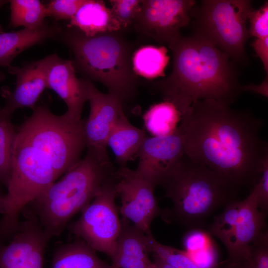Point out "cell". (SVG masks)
<instances>
[{
  "mask_svg": "<svg viewBox=\"0 0 268 268\" xmlns=\"http://www.w3.org/2000/svg\"><path fill=\"white\" fill-rule=\"evenodd\" d=\"M180 124L187 157L237 190L257 184L268 158V143L260 136L261 118L250 110L203 100L192 105Z\"/></svg>",
  "mask_w": 268,
  "mask_h": 268,
  "instance_id": "1",
  "label": "cell"
},
{
  "mask_svg": "<svg viewBox=\"0 0 268 268\" xmlns=\"http://www.w3.org/2000/svg\"><path fill=\"white\" fill-rule=\"evenodd\" d=\"M168 45L173 55L172 72L152 86L181 118L198 101L212 100L229 106L235 102L242 86L237 65L226 54L195 34L179 33Z\"/></svg>",
  "mask_w": 268,
  "mask_h": 268,
  "instance_id": "2",
  "label": "cell"
},
{
  "mask_svg": "<svg viewBox=\"0 0 268 268\" xmlns=\"http://www.w3.org/2000/svg\"><path fill=\"white\" fill-rule=\"evenodd\" d=\"M57 38L71 51L75 70L84 78L102 83L123 104L134 98L137 79L132 66L134 47L122 31L87 36L67 26Z\"/></svg>",
  "mask_w": 268,
  "mask_h": 268,
  "instance_id": "3",
  "label": "cell"
},
{
  "mask_svg": "<svg viewBox=\"0 0 268 268\" xmlns=\"http://www.w3.org/2000/svg\"><path fill=\"white\" fill-rule=\"evenodd\" d=\"M159 186L172 207L163 210L166 222L188 230L202 228L206 219L222 206L236 200L235 189L205 165L185 154L166 174Z\"/></svg>",
  "mask_w": 268,
  "mask_h": 268,
  "instance_id": "4",
  "label": "cell"
},
{
  "mask_svg": "<svg viewBox=\"0 0 268 268\" xmlns=\"http://www.w3.org/2000/svg\"><path fill=\"white\" fill-rule=\"evenodd\" d=\"M115 171L107 149L87 148L83 158L32 202L35 217L51 238L62 233L68 221L91 202Z\"/></svg>",
  "mask_w": 268,
  "mask_h": 268,
  "instance_id": "5",
  "label": "cell"
},
{
  "mask_svg": "<svg viewBox=\"0 0 268 268\" xmlns=\"http://www.w3.org/2000/svg\"><path fill=\"white\" fill-rule=\"evenodd\" d=\"M58 177L44 156L17 133L11 155V172L0 219V244L17 229L20 213L38 199Z\"/></svg>",
  "mask_w": 268,
  "mask_h": 268,
  "instance_id": "6",
  "label": "cell"
},
{
  "mask_svg": "<svg viewBox=\"0 0 268 268\" xmlns=\"http://www.w3.org/2000/svg\"><path fill=\"white\" fill-rule=\"evenodd\" d=\"M84 123V120L73 121L64 114L56 115L40 105L17 133L44 156L58 178L80 159L86 147Z\"/></svg>",
  "mask_w": 268,
  "mask_h": 268,
  "instance_id": "7",
  "label": "cell"
},
{
  "mask_svg": "<svg viewBox=\"0 0 268 268\" xmlns=\"http://www.w3.org/2000/svg\"><path fill=\"white\" fill-rule=\"evenodd\" d=\"M196 4L190 13L194 34L210 42L237 65L246 66V43L250 37L247 22L252 1L203 0Z\"/></svg>",
  "mask_w": 268,
  "mask_h": 268,
  "instance_id": "8",
  "label": "cell"
},
{
  "mask_svg": "<svg viewBox=\"0 0 268 268\" xmlns=\"http://www.w3.org/2000/svg\"><path fill=\"white\" fill-rule=\"evenodd\" d=\"M115 172L81 212L78 219L69 226L70 231L96 251L112 258L121 228L116 204Z\"/></svg>",
  "mask_w": 268,
  "mask_h": 268,
  "instance_id": "9",
  "label": "cell"
},
{
  "mask_svg": "<svg viewBox=\"0 0 268 268\" xmlns=\"http://www.w3.org/2000/svg\"><path fill=\"white\" fill-rule=\"evenodd\" d=\"M115 176V190L121 200L119 212L123 218L146 234L151 233L153 219L161 216L163 211L155 196V188L127 166L119 167Z\"/></svg>",
  "mask_w": 268,
  "mask_h": 268,
  "instance_id": "10",
  "label": "cell"
},
{
  "mask_svg": "<svg viewBox=\"0 0 268 268\" xmlns=\"http://www.w3.org/2000/svg\"><path fill=\"white\" fill-rule=\"evenodd\" d=\"M194 0H141L134 20L136 31L161 44H167L191 22Z\"/></svg>",
  "mask_w": 268,
  "mask_h": 268,
  "instance_id": "11",
  "label": "cell"
},
{
  "mask_svg": "<svg viewBox=\"0 0 268 268\" xmlns=\"http://www.w3.org/2000/svg\"><path fill=\"white\" fill-rule=\"evenodd\" d=\"M50 238L35 216L20 222L9 239L0 244V268H43Z\"/></svg>",
  "mask_w": 268,
  "mask_h": 268,
  "instance_id": "12",
  "label": "cell"
},
{
  "mask_svg": "<svg viewBox=\"0 0 268 268\" xmlns=\"http://www.w3.org/2000/svg\"><path fill=\"white\" fill-rule=\"evenodd\" d=\"M184 155L183 130L180 124L170 134L147 137L137 153L135 170L155 188Z\"/></svg>",
  "mask_w": 268,
  "mask_h": 268,
  "instance_id": "13",
  "label": "cell"
},
{
  "mask_svg": "<svg viewBox=\"0 0 268 268\" xmlns=\"http://www.w3.org/2000/svg\"><path fill=\"white\" fill-rule=\"evenodd\" d=\"M84 79L90 105L89 116L84 123L86 147L107 149L111 131L125 115L123 104L113 95L100 91L90 80Z\"/></svg>",
  "mask_w": 268,
  "mask_h": 268,
  "instance_id": "14",
  "label": "cell"
},
{
  "mask_svg": "<svg viewBox=\"0 0 268 268\" xmlns=\"http://www.w3.org/2000/svg\"><path fill=\"white\" fill-rule=\"evenodd\" d=\"M47 78V88L55 92L67 106L65 116L73 121H80L83 106L88 101L87 87L85 79L76 76L71 60L49 55Z\"/></svg>",
  "mask_w": 268,
  "mask_h": 268,
  "instance_id": "15",
  "label": "cell"
},
{
  "mask_svg": "<svg viewBox=\"0 0 268 268\" xmlns=\"http://www.w3.org/2000/svg\"><path fill=\"white\" fill-rule=\"evenodd\" d=\"M49 62V55L21 67H8V71L15 75L16 83L1 108L3 112L11 116L18 109L28 107L33 109L36 107L40 95L47 88Z\"/></svg>",
  "mask_w": 268,
  "mask_h": 268,
  "instance_id": "16",
  "label": "cell"
},
{
  "mask_svg": "<svg viewBox=\"0 0 268 268\" xmlns=\"http://www.w3.org/2000/svg\"><path fill=\"white\" fill-rule=\"evenodd\" d=\"M267 214L259 208L256 184L249 195L241 201L233 238L227 249L228 263L239 264L247 259L250 245L266 226Z\"/></svg>",
  "mask_w": 268,
  "mask_h": 268,
  "instance_id": "17",
  "label": "cell"
},
{
  "mask_svg": "<svg viewBox=\"0 0 268 268\" xmlns=\"http://www.w3.org/2000/svg\"><path fill=\"white\" fill-rule=\"evenodd\" d=\"M121 220V231L111 259V265L114 268H152L146 234L127 219L123 218Z\"/></svg>",
  "mask_w": 268,
  "mask_h": 268,
  "instance_id": "18",
  "label": "cell"
},
{
  "mask_svg": "<svg viewBox=\"0 0 268 268\" xmlns=\"http://www.w3.org/2000/svg\"><path fill=\"white\" fill-rule=\"evenodd\" d=\"M62 28L45 23L36 29L0 33V66L9 67L21 52L51 38H57Z\"/></svg>",
  "mask_w": 268,
  "mask_h": 268,
  "instance_id": "19",
  "label": "cell"
},
{
  "mask_svg": "<svg viewBox=\"0 0 268 268\" xmlns=\"http://www.w3.org/2000/svg\"><path fill=\"white\" fill-rule=\"evenodd\" d=\"M67 26L77 29L87 36L121 31L111 9L101 0H85Z\"/></svg>",
  "mask_w": 268,
  "mask_h": 268,
  "instance_id": "20",
  "label": "cell"
},
{
  "mask_svg": "<svg viewBox=\"0 0 268 268\" xmlns=\"http://www.w3.org/2000/svg\"><path fill=\"white\" fill-rule=\"evenodd\" d=\"M147 136L145 130L132 125L125 115L119 120L108 137L107 146L113 152L119 167L127 166L128 162L137 157Z\"/></svg>",
  "mask_w": 268,
  "mask_h": 268,
  "instance_id": "21",
  "label": "cell"
},
{
  "mask_svg": "<svg viewBox=\"0 0 268 268\" xmlns=\"http://www.w3.org/2000/svg\"><path fill=\"white\" fill-rule=\"evenodd\" d=\"M96 251L81 239L58 247L51 268H114L102 260Z\"/></svg>",
  "mask_w": 268,
  "mask_h": 268,
  "instance_id": "22",
  "label": "cell"
},
{
  "mask_svg": "<svg viewBox=\"0 0 268 268\" xmlns=\"http://www.w3.org/2000/svg\"><path fill=\"white\" fill-rule=\"evenodd\" d=\"M184 250L200 268H218V253L208 231L197 228L189 230L183 238Z\"/></svg>",
  "mask_w": 268,
  "mask_h": 268,
  "instance_id": "23",
  "label": "cell"
},
{
  "mask_svg": "<svg viewBox=\"0 0 268 268\" xmlns=\"http://www.w3.org/2000/svg\"><path fill=\"white\" fill-rule=\"evenodd\" d=\"M169 59L167 49L164 46H142L133 53V70L136 75L147 79L164 77V70Z\"/></svg>",
  "mask_w": 268,
  "mask_h": 268,
  "instance_id": "24",
  "label": "cell"
},
{
  "mask_svg": "<svg viewBox=\"0 0 268 268\" xmlns=\"http://www.w3.org/2000/svg\"><path fill=\"white\" fill-rule=\"evenodd\" d=\"M143 119L146 130L153 136H163L175 131L181 115L173 105L164 101L151 106Z\"/></svg>",
  "mask_w": 268,
  "mask_h": 268,
  "instance_id": "25",
  "label": "cell"
},
{
  "mask_svg": "<svg viewBox=\"0 0 268 268\" xmlns=\"http://www.w3.org/2000/svg\"><path fill=\"white\" fill-rule=\"evenodd\" d=\"M10 25L36 29L42 26L48 16L46 6L39 0H10Z\"/></svg>",
  "mask_w": 268,
  "mask_h": 268,
  "instance_id": "26",
  "label": "cell"
},
{
  "mask_svg": "<svg viewBox=\"0 0 268 268\" xmlns=\"http://www.w3.org/2000/svg\"><path fill=\"white\" fill-rule=\"evenodd\" d=\"M16 133L11 115L0 108V185L6 187L11 175L12 151Z\"/></svg>",
  "mask_w": 268,
  "mask_h": 268,
  "instance_id": "27",
  "label": "cell"
},
{
  "mask_svg": "<svg viewBox=\"0 0 268 268\" xmlns=\"http://www.w3.org/2000/svg\"><path fill=\"white\" fill-rule=\"evenodd\" d=\"M241 205L236 200L226 205L222 213L215 216L209 233L219 239L227 249L232 241Z\"/></svg>",
  "mask_w": 268,
  "mask_h": 268,
  "instance_id": "28",
  "label": "cell"
},
{
  "mask_svg": "<svg viewBox=\"0 0 268 268\" xmlns=\"http://www.w3.org/2000/svg\"><path fill=\"white\" fill-rule=\"evenodd\" d=\"M146 241L149 253L173 267L200 268L185 251L160 243L154 238L151 233L146 234Z\"/></svg>",
  "mask_w": 268,
  "mask_h": 268,
  "instance_id": "29",
  "label": "cell"
},
{
  "mask_svg": "<svg viewBox=\"0 0 268 268\" xmlns=\"http://www.w3.org/2000/svg\"><path fill=\"white\" fill-rule=\"evenodd\" d=\"M245 268H268V233L262 231L249 247L248 256L242 263Z\"/></svg>",
  "mask_w": 268,
  "mask_h": 268,
  "instance_id": "30",
  "label": "cell"
},
{
  "mask_svg": "<svg viewBox=\"0 0 268 268\" xmlns=\"http://www.w3.org/2000/svg\"><path fill=\"white\" fill-rule=\"evenodd\" d=\"M108 1L111 5V11L119 22L122 31L133 25L140 9L141 0H110Z\"/></svg>",
  "mask_w": 268,
  "mask_h": 268,
  "instance_id": "31",
  "label": "cell"
},
{
  "mask_svg": "<svg viewBox=\"0 0 268 268\" xmlns=\"http://www.w3.org/2000/svg\"><path fill=\"white\" fill-rule=\"evenodd\" d=\"M85 0H53L46 5L48 16L56 20H70Z\"/></svg>",
  "mask_w": 268,
  "mask_h": 268,
  "instance_id": "32",
  "label": "cell"
},
{
  "mask_svg": "<svg viewBox=\"0 0 268 268\" xmlns=\"http://www.w3.org/2000/svg\"><path fill=\"white\" fill-rule=\"evenodd\" d=\"M248 19L250 22L248 29L250 37L254 36L256 38L268 37V2L259 9L253 8L248 14Z\"/></svg>",
  "mask_w": 268,
  "mask_h": 268,
  "instance_id": "33",
  "label": "cell"
},
{
  "mask_svg": "<svg viewBox=\"0 0 268 268\" xmlns=\"http://www.w3.org/2000/svg\"><path fill=\"white\" fill-rule=\"evenodd\" d=\"M258 199L261 210L267 213L268 210V158L263 166L260 178L257 183Z\"/></svg>",
  "mask_w": 268,
  "mask_h": 268,
  "instance_id": "34",
  "label": "cell"
},
{
  "mask_svg": "<svg viewBox=\"0 0 268 268\" xmlns=\"http://www.w3.org/2000/svg\"><path fill=\"white\" fill-rule=\"evenodd\" d=\"M251 46L255 50L257 56L261 59L268 75V37L256 38Z\"/></svg>",
  "mask_w": 268,
  "mask_h": 268,
  "instance_id": "35",
  "label": "cell"
},
{
  "mask_svg": "<svg viewBox=\"0 0 268 268\" xmlns=\"http://www.w3.org/2000/svg\"><path fill=\"white\" fill-rule=\"evenodd\" d=\"M242 91H251L268 97V78L260 85L242 86Z\"/></svg>",
  "mask_w": 268,
  "mask_h": 268,
  "instance_id": "36",
  "label": "cell"
},
{
  "mask_svg": "<svg viewBox=\"0 0 268 268\" xmlns=\"http://www.w3.org/2000/svg\"><path fill=\"white\" fill-rule=\"evenodd\" d=\"M152 261V268H175L154 255Z\"/></svg>",
  "mask_w": 268,
  "mask_h": 268,
  "instance_id": "37",
  "label": "cell"
},
{
  "mask_svg": "<svg viewBox=\"0 0 268 268\" xmlns=\"http://www.w3.org/2000/svg\"><path fill=\"white\" fill-rule=\"evenodd\" d=\"M218 268H245L242 263L239 264H231L227 263V264L224 267L222 268L219 267Z\"/></svg>",
  "mask_w": 268,
  "mask_h": 268,
  "instance_id": "38",
  "label": "cell"
},
{
  "mask_svg": "<svg viewBox=\"0 0 268 268\" xmlns=\"http://www.w3.org/2000/svg\"><path fill=\"white\" fill-rule=\"evenodd\" d=\"M5 195H2L0 193V212L2 213L4 204Z\"/></svg>",
  "mask_w": 268,
  "mask_h": 268,
  "instance_id": "39",
  "label": "cell"
},
{
  "mask_svg": "<svg viewBox=\"0 0 268 268\" xmlns=\"http://www.w3.org/2000/svg\"><path fill=\"white\" fill-rule=\"evenodd\" d=\"M9 0H0V8L5 3L8 2ZM3 31L2 30V27L1 25H0V33L3 32Z\"/></svg>",
  "mask_w": 268,
  "mask_h": 268,
  "instance_id": "40",
  "label": "cell"
},
{
  "mask_svg": "<svg viewBox=\"0 0 268 268\" xmlns=\"http://www.w3.org/2000/svg\"><path fill=\"white\" fill-rule=\"evenodd\" d=\"M3 76L2 75V74L0 72V80H1L3 78Z\"/></svg>",
  "mask_w": 268,
  "mask_h": 268,
  "instance_id": "41",
  "label": "cell"
}]
</instances>
